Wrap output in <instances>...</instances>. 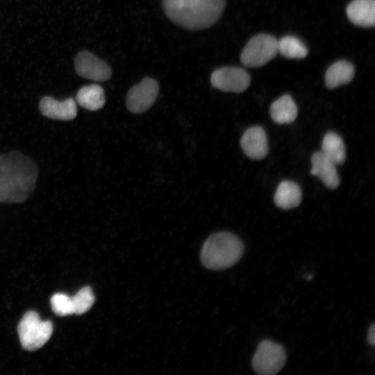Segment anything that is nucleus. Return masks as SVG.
I'll return each mask as SVG.
<instances>
[{"label": "nucleus", "instance_id": "obj_11", "mask_svg": "<svg viewBox=\"0 0 375 375\" xmlns=\"http://www.w3.org/2000/svg\"><path fill=\"white\" fill-rule=\"evenodd\" d=\"M240 145L244 153L253 160H261L268 153L266 133L258 126L250 127L244 133Z\"/></svg>", "mask_w": 375, "mask_h": 375}, {"label": "nucleus", "instance_id": "obj_6", "mask_svg": "<svg viewBox=\"0 0 375 375\" xmlns=\"http://www.w3.org/2000/svg\"><path fill=\"white\" fill-rule=\"evenodd\" d=\"M286 361V353L279 344L265 340L258 344L252 358V367L260 375H273L281 371Z\"/></svg>", "mask_w": 375, "mask_h": 375}, {"label": "nucleus", "instance_id": "obj_20", "mask_svg": "<svg viewBox=\"0 0 375 375\" xmlns=\"http://www.w3.org/2000/svg\"><path fill=\"white\" fill-rule=\"evenodd\" d=\"M72 298L76 315L86 312L91 308L95 301L92 290L89 286L82 288Z\"/></svg>", "mask_w": 375, "mask_h": 375}, {"label": "nucleus", "instance_id": "obj_22", "mask_svg": "<svg viewBox=\"0 0 375 375\" xmlns=\"http://www.w3.org/2000/svg\"><path fill=\"white\" fill-rule=\"evenodd\" d=\"M367 339L369 344L372 345L375 344V324L374 323L369 328Z\"/></svg>", "mask_w": 375, "mask_h": 375}, {"label": "nucleus", "instance_id": "obj_9", "mask_svg": "<svg viewBox=\"0 0 375 375\" xmlns=\"http://www.w3.org/2000/svg\"><path fill=\"white\" fill-rule=\"evenodd\" d=\"M74 67L78 76L95 81H106L112 76L110 67L88 51H81L76 56Z\"/></svg>", "mask_w": 375, "mask_h": 375}, {"label": "nucleus", "instance_id": "obj_3", "mask_svg": "<svg viewBox=\"0 0 375 375\" xmlns=\"http://www.w3.org/2000/svg\"><path fill=\"white\" fill-rule=\"evenodd\" d=\"M244 244L236 235L228 232H219L205 242L201 259L212 269H225L236 264L244 253Z\"/></svg>", "mask_w": 375, "mask_h": 375}, {"label": "nucleus", "instance_id": "obj_7", "mask_svg": "<svg viewBox=\"0 0 375 375\" xmlns=\"http://www.w3.org/2000/svg\"><path fill=\"white\" fill-rule=\"evenodd\" d=\"M159 92L156 80L146 77L128 92L126 104L133 113L139 114L148 110L155 102Z\"/></svg>", "mask_w": 375, "mask_h": 375}, {"label": "nucleus", "instance_id": "obj_19", "mask_svg": "<svg viewBox=\"0 0 375 375\" xmlns=\"http://www.w3.org/2000/svg\"><path fill=\"white\" fill-rule=\"evenodd\" d=\"M278 52L288 58L300 59L307 56L308 49L299 38L287 35L278 41Z\"/></svg>", "mask_w": 375, "mask_h": 375}, {"label": "nucleus", "instance_id": "obj_16", "mask_svg": "<svg viewBox=\"0 0 375 375\" xmlns=\"http://www.w3.org/2000/svg\"><path fill=\"white\" fill-rule=\"evenodd\" d=\"M272 119L277 124H290L297 116V107L292 97L284 94L272 103L270 106Z\"/></svg>", "mask_w": 375, "mask_h": 375}, {"label": "nucleus", "instance_id": "obj_4", "mask_svg": "<svg viewBox=\"0 0 375 375\" xmlns=\"http://www.w3.org/2000/svg\"><path fill=\"white\" fill-rule=\"evenodd\" d=\"M51 321H43L34 310L26 312L21 319L17 332L22 347L26 351H35L43 347L53 333Z\"/></svg>", "mask_w": 375, "mask_h": 375}, {"label": "nucleus", "instance_id": "obj_5", "mask_svg": "<svg viewBox=\"0 0 375 375\" xmlns=\"http://www.w3.org/2000/svg\"><path fill=\"white\" fill-rule=\"evenodd\" d=\"M278 40L272 35L260 33L251 38L240 56L242 63L248 67L265 65L278 53Z\"/></svg>", "mask_w": 375, "mask_h": 375}, {"label": "nucleus", "instance_id": "obj_18", "mask_svg": "<svg viewBox=\"0 0 375 375\" xmlns=\"http://www.w3.org/2000/svg\"><path fill=\"white\" fill-rule=\"evenodd\" d=\"M328 159L337 165H342L346 159V149L342 138L335 132H328L323 138L322 151Z\"/></svg>", "mask_w": 375, "mask_h": 375}, {"label": "nucleus", "instance_id": "obj_1", "mask_svg": "<svg viewBox=\"0 0 375 375\" xmlns=\"http://www.w3.org/2000/svg\"><path fill=\"white\" fill-rule=\"evenodd\" d=\"M38 172L36 162L19 151L0 155V203L26 201L35 188Z\"/></svg>", "mask_w": 375, "mask_h": 375}, {"label": "nucleus", "instance_id": "obj_13", "mask_svg": "<svg viewBox=\"0 0 375 375\" xmlns=\"http://www.w3.org/2000/svg\"><path fill=\"white\" fill-rule=\"evenodd\" d=\"M347 15L354 24L373 27L375 23V0H353L347 8Z\"/></svg>", "mask_w": 375, "mask_h": 375}, {"label": "nucleus", "instance_id": "obj_8", "mask_svg": "<svg viewBox=\"0 0 375 375\" xmlns=\"http://www.w3.org/2000/svg\"><path fill=\"white\" fill-rule=\"evenodd\" d=\"M251 78L247 72L238 67H224L211 74L212 85L222 91L240 93L249 86Z\"/></svg>", "mask_w": 375, "mask_h": 375}, {"label": "nucleus", "instance_id": "obj_10", "mask_svg": "<svg viewBox=\"0 0 375 375\" xmlns=\"http://www.w3.org/2000/svg\"><path fill=\"white\" fill-rule=\"evenodd\" d=\"M39 110L47 118L62 121L72 120L77 115L76 101L71 97L58 101L49 96L44 97L40 101Z\"/></svg>", "mask_w": 375, "mask_h": 375}, {"label": "nucleus", "instance_id": "obj_21", "mask_svg": "<svg viewBox=\"0 0 375 375\" xmlns=\"http://www.w3.org/2000/svg\"><path fill=\"white\" fill-rule=\"evenodd\" d=\"M52 310L58 316L75 314L72 297L64 293L54 294L50 300Z\"/></svg>", "mask_w": 375, "mask_h": 375}, {"label": "nucleus", "instance_id": "obj_2", "mask_svg": "<svg viewBox=\"0 0 375 375\" xmlns=\"http://www.w3.org/2000/svg\"><path fill=\"white\" fill-rule=\"evenodd\" d=\"M167 17L190 30L207 28L221 17L226 0H162Z\"/></svg>", "mask_w": 375, "mask_h": 375}, {"label": "nucleus", "instance_id": "obj_17", "mask_svg": "<svg viewBox=\"0 0 375 375\" xmlns=\"http://www.w3.org/2000/svg\"><path fill=\"white\" fill-rule=\"evenodd\" d=\"M76 101L78 105L90 111L99 110L106 101L103 89L96 84L83 86L78 91Z\"/></svg>", "mask_w": 375, "mask_h": 375}, {"label": "nucleus", "instance_id": "obj_14", "mask_svg": "<svg viewBox=\"0 0 375 375\" xmlns=\"http://www.w3.org/2000/svg\"><path fill=\"white\" fill-rule=\"evenodd\" d=\"M302 199L301 190L298 184L283 181L277 187L274 200L280 208L289 210L297 207Z\"/></svg>", "mask_w": 375, "mask_h": 375}, {"label": "nucleus", "instance_id": "obj_15", "mask_svg": "<svg viewBox=\"0 0 375 375\" xmlns=\"http://www.w3.org/2000/svg\"><path fill=\"white\" fill-rule=\"evenodd\" d=\"M355 74L354 66L347 60H339L326 70L325 83L328 88L334 89L349 83Z\"/></svg>", "mask_w": 375, "mask_h": 375}, {"label": "nucleus", "instance_id": "obj_12", "mask_svg": "<svg viewBox=\"0 0 375 375\" xmlns=\"http://www.w3.org/2000/svg\"><path fill=\"white\" fill-rule=\"evenodd\" d=\"M312 168L310 174L317 176L329 189H336L340 179L336 165L328 159L322 151L315 152L311 157Z\"/></svg>", "mask_w": 375, "mask_h": 375}]
</instances>
